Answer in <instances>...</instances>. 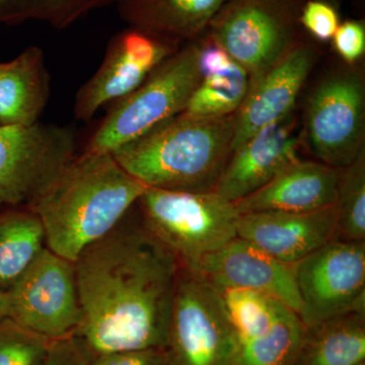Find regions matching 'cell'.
Returning a JSON list of instances; mask_svg holds the SVG:
<instances>
[{
	"label": "cell",
	"mask_w": 365,
	"mask_h": 365,
	"mask_svg": "<svg viewBox=\"0 0 365 365\" xmlns=\"http://www.w3.org/2000/svg\"><path fill=\"white\" fill-rule=\"evenodd\" d=\"M73 266L81 309L73 335L91 356L165 349L180 264L135 205Z\"/></svg>",
	"instance_id": "cell-1"
},
{
	"label": "cell",
	"mask_w": 365,
	"mask_h": 365,
	"mask_svg": "<svg viewBox=\"0 0 365 365\" xmlns=\"http://www.w3.org/2000/svg\"><path fill=\"white\" fill-rule=\"evenodd\" d=\"M145 189L112 153L83 151L26 207L42 223L46 248L73 263L116 227Z\"/></svg>",
	"instance_id": "cell-2"
},
{
	"label": "cell",
	"mask_w": 365,
	"mask_h": 365,
	"mask_svg": "<svg viewBox=\"0 0 365 365\" xmlns=\"http://www.w3.org/2000/svg\"><path fill=\"white\" fill-rule=\"evenodd\" d=\"M235 130V114L182 112L112 155L146 188L213 192L232 155Z\"/></svg>",
	"instance_id": "cell-3"
},
{
	"label": "cell",
	"mask_w": 365,
	"mask_h": 365,
	"mask_svg": "<svg viewBox=\"0 0 365 365\" xmlns=\"http://www.w3.org/2000/svg\"><path fill=\"white\" fill-rule=\"evenodd\" d=\"M197 40L163 60L138 88L112 104L85 151L113 153L186 109L201 81Z\"/></svg>",
	"instance_id": "cell-4"
},
{
	"label": "cell",
	"mask_w": 365,
	"mask_h": 365,
	"mask_svg": "<svg viewBox=\"0 0 365 365\" xmlns=\"http://www.w3.org/2000/svg\"><path fill=\"white\" fill-rule=\"evenodd\" d=\"M135 206L145 227L182 267L237 237L239 211L215 191L146 188Z\"/></svg>",
	"instance_id": "cell-5"
},
{
	"label": "cell",
	"mask_w": 365,
	"mask_h": 365,
	"mask_svg": "<svg viewBox=\"0 0 365 365\" xmlns=\"http://www.w3.org/2000/svg\"><path fill=\"white\" fill-rule=\"evenodd\" d=\"M300 143L314 160L347 167L365 150V78L343 63L322 76L307 98Z\"/></svg>",
	"instance_id": "cell-6"
},
{
	"label": "cell",
	"mask_w": 365,
	"mask_h": 365,
	"mask_svg": "<svg viewBox=\"0 0 365 365\" xmlns=\"http://www.w3.org/2000/svg\"><path fill=\"white\" fill-rule=\"evenodd\" d=\"M306 0H227L207 35L249 74L250 81L282 58L302 38Z\"/></svg>",
	"instance_id": "cell-7"
},
{
	"label": "cell",
	"mask_w": 365,
	"mask_h": 365,
	"mask_svg": "<svg viewBox=\"0 0 365 365\" xmlns=\"http://www.w3.org/2000/svg\"><path fill=\"white\" fill-rule=\"evenodd\" d=\"M168 365H230L235 336L220 294L180 265L165 346Z\"/></svg>",
	"instance_id": "cell-8"
},
{
	"label": "cell",
	"mask_w": 365,
	"mask_h": 365,
	"mask_svg": "<svg viewBox=\"0 0 365 365\" xmlns=\"http://www.w3.org/2000/svg\"><path fill=\"white\" fill-rule=\"evenodd\" d=\"M76 148L69 127L0 125V207L28 206L76 157Z\"/></svg>",
	"instance_id": "cell-9"
},
{
	"label": "cell",
	"mask_w": 365,
	"mask_h": 365,
	"mask_svg": "<svg viewBox=\"0 0 365 365\" xmlns=\"http://www.w3.org/2000/svg\"><path fill=\"white\" fill-rule=\"evenodd\" d=\"M294 272L304 326L365 309V242L332 240L294 264Z\"/></svg>",
	"instance_id": "cell-10"
},
{
	"label": "cell",
	"mask_w": 365,
	"mask_h": 365,
	"mask_svg": "<svg viewBox=\"0 0 365 365\" xmlns=\"http://www.w3.org/2000/svg\"><path fill=\"white\" fill-rule=\"evenodd\" d=\"M6 318L49 339L73 335L81 319L72 262L45 248L7 290Z\"/></svg>",
	"instance_id": "cell-11"
},
{
	"label": "cell",
	"mask_w": 365,
	"mask_h": 365,
	"mask_svg": "<svg viewBox=\"0 0 365 365\" xmlns=\"http://www.w3.org/2000/svg\"><path fill=\"white\" fill-rule=\"evenodd\" d=\"M179 48L129 26L116 34L108 43L98 71L76 93L74 117L90 121L105 106L114 104L138 88Z\"/></svg>",
	"instance_id": "cell-12"
},
{
	"label": "cell",
	"mask_w": 365,
	"mask_h": 365,
	"mask_svg": "<svg viewBox=\"0 0 365 365\" xmlns=\"http://www.w3.org/2000/svg\"><path fill=\"white\" fill-rule=\"evenodd\" d=\"M319 54L318 45L304 32L282 58L250 81L246 98L235 113L232 150L257 132L294 114L297 98Z\"/></svg>",
	"instance_id": "cell-13"
},
{
	"label": "cell",
	"mask_w": 365,
	"mask_h": 365,
	"mask_svg": "<svg viewBox=\"0 0 365 365\" xmlns=\"http://www.w3.org/2000/svg\"><path fill=\"white\" fill-rule=\"evenodd\" d=\"M186 269L216 289L255 290L275 297L297 314L299 313L300 299L294 266L276 260L242 237H235Z\"/></svg>",
	"instance_id": "cell-14"
},
{
	"label": "cell",
	"mask_w": 365,
	"mask_h": 365,
	"mask_svg": "<svg viewBox=\"0 0 365 365\" xmlns=\"http://www.w3.org/2000/svg\"><path fill=\"white\" fill-rule=\"evenodd\" d=\"M295 114L257 132L232 150L215 192L237 202L263 188L299 160L300 134Z\"/></svg>",
	"instance_id": "cell-15"
},
{
	"label": "cell",
	"mask_w": 365,
	"mask_h": 365,
	"mask_svg": "<svg viewBox=\"0 0 365 365\" xmlns=\"http://www.w3.org/2000/svg\"><path fill=\"white\" fill-rule=\"evenodd\" d=\"M336 223V205L311 212L266 211L240 215L237 232L276 260L294 266L334 240Z\"/></svg>",
	"instance_id": "cell-16"
},
{
	"label": "cell",
	"mask_w": 365,
	"mask_h": 365,
	"mask_svg": "<svg viewBox=\"0 0 365 365\" xmlns=\"http://www.w3.org/2000/svg\"><path fill=\"white\" fill-rule=\"evenodd\" d=\"M340 170L318 160H297L272 181L235 202L240 215L266 211L311 212L334 206Z\"/></svg>",
	"instance_id": "cell-17"
},
{
	"label": "cell",
	"mask_w": 365,
	"mask_h": 365,
	"mask_svg": "<svg viewBox=\"0 0 365 365\" xmlns=\"http://www.w3.org/2000/svg\"><path fill=\"white\" fill-rule=\"evenodd\" d=\"M227 0H117L120 18L155 39L182 47L207 31Z\"/></svg>",
	"instance_id": "cell-18"
},
{
	"label": "cell",
	"mask_w": 365,
	"mask_h": 365,
	"mask_svg": "<svg viewBox=\"0 0 365 365\" xmlns=\"http://www.w3.org/2000/svg\"><path fill=\"white\" fill-rule=\"evenodd\" d=\"M50 95L51 79L41 48L30 46L0 62V125L37 123Z\"/></svg>",
	"instance_id": "cell-19"
},
{
	"label": "cell",
	"mask_w": 365,
	"mask_h": 365,
	"mask_svg": "<svg viewBox=\"0 0 365 365\" xmlns=\"http://www.w3.org/2000/svg\"><path fill=\"white\" fill-rule=\"evenodd\" d=\"M365 362V309L304 326L292 365H357Z\"/></svg>",
	"instance_id": "cell-20"
},
{
	"label": "cell",
	"mask_w": 365,
	"mask_h": 365,
	"mask_svg": "<svg viewBox=\"0 0 365 365\" xmlns=\"http://www.w3.org/2000/svg\"><path fill=\"white\" fill-rule=\"evenodd\" d=\"M45 248L42 223L30 208L0 213V289L13 287Z\"/></svg>",
	"instance_id": "cell-21"
},
{
	"label": "cell",
	"mask_w": 365,
	"mask_h": 365,
	"mask_svg": "<svg viewBox=\"0 0 365 365\" xmlns=\"http://www.w3.org/2000/svg\"><path fill=\"white\" fill-rule=\"evenodd\" d=\"M304 325L287 309L279 321L260 336L235 341L230 365H292L302 345Z\"/></svg>",
	"instance_id": "cell-22"
},
{
	"label": "cell",
	"mask_w": 365,
	"mask_h": 365,
	"mask_svg": "<svg viewBox=\"0 0 365 365\" xmlns=\"http://www.w3.org/2000/svg\"><path fill=\"white\" fill-rule=\"evenodd\" d=\"M216 292L232 326L235 342L267 332L289 309L275 297L255 290L222 288Z\"/></svg>",
	"instance_id": "cell-23"
},
{
	"label": "cell",
	"mask_w": 365,
	"mask_h": 365,
	"mask_svg": "<svg viewBox=\"0 0 365 365\" xmlns=\"http://www.w3.org/2000/svg\"><path fill=\"white\" fill-rule=\"evenodd\" d=\"M117 0H0V25L39 21L63 30Z\"/></svg>",
	"instance_id": "cell-24"
},
{
	"label": "cell",
	"mask_w": 365,
	"mask_h": 365,
	"mask_svg": "<svg viewBox=\"0 0 365 365\" xmlns=\"http://www.w3.org/2000/svg\"><path fill=\"white\" fill-rule=\"evenodd\" d=\"M249 86V74L235 62L227 71L201 78L184 113L201 118L232 116L241 108Z\"/></svg>",
	"instance_id": "cell-25"
},
{
	"label": "cell",
	"mask_w": 365,
	"mask_h": 365,
	"mask_svg": "<svg viewBox=\"0 0 365 365\" xmlns=\"http://www.w3.org/2000/svg\"><path fill=\"white\" fill-rule=\"evenodd\" d=\"M335 205L337 223L334 240L365 242V150L340 170Z\"/></svg>",
	"instance_id": "cell-26"
},
{
	"label": "cell",
	"mask_w": 365,
	"mask_h": 365,
	"mask_svg": "<svg viewBox=\"0 0 365 365\" xmlns=\"http://www.w3.org/2000/svg\"><path fill=\"white\" fill-rule=\"evenodd\" d=\"M52 339L19 325L0 321V365H42Z\"/></svg>",
	"instance_id": "cell-27"
},
{
	"label": "cell",
	"mask_w": 365,
	"mask_h": 365,
	"mask_svg": "<svg viewBox=\"0 0 365 365\" xmlns=\"http://www.w3.org/2000/svg\"><path fill=\"white\" fill-rule=\"evenodd\" d=\"M338 9L325 0H306L299 14L302 31L312 39L329 42L341 23Z\"/></svg>",
	"instance_id": "cell-28"
},
{
	"label": "cell",
	"mask_w": 365,
	"mask_h": 365,
	"mask_svg": "<svg viewBox=\"0 0 365 365\" xmlns=\"http://www.w3.org/2000/svg\"><path fill=\"white\" fill-rule=\"evenodd\" d=\"M331 42L343 63L350 66H357L365 54L364 21H342L334 34Z\"/></svg>",
	"instance_id": "cell-29"
},
{
	"label": "cell",
	"mask_w": 365,
	"mask_h": 365,
	"mask_svg": "<svg viewBox=\"0 0 365 365\" xmlns=\"http://www.w3.org/2000/svg\"><path fill=\"white\" fill-rule=\"evenodd\" d=\"M93 356L76 335L53 339L42 365H88Z\"/></svg>",
	"instance_id": "cell-30"
},
{
	"label": "cell",
	"mask_w": 365,
	"mask_h": 365,
	"mask_svg": "<svg viewBox=\"0 0 365 365\" xmlns=\"http://www.w3.org/2000/svg\"><path fill=\"white\" fill-rule=\"evenodd\" d=\"M88 365H168V360L165 350L146 349L98 355Z\"/></svg>",
	"instance_id": "cell-31"
},
{
	"label": "cell",
	"mask_w": 365,
	"mask_h": 365,
	"mask_svg": "<svg viewBox=\"0 0 365 365\" xmlns=\"http://www.w3.org/2000/svg\"><path fill=\"white\" fill-rule=\"evenodd\" d=\"M7 292L0 289V321L6 318Z\"/></svg>",
	"instance_id": "cell-32"
},
{
	"label": "cell",
	"mask_w": 365,
	"mask_h": 365,
	"mask_svg": "<svg viewBox=\"0 0 365 365\" xmlns=\"http://www.w3.org/2000/svg\"><path fill=\"white\" fill-rule=\"evenodd\" d=\"M325 1L330 2L331 4H333V6H335L336 7H338V9H339L342 0H325Z\"/></svg>",
	"instance_id": "cell-33"
},
{
	"label": "cell",
	"mask_w": 365,
	"mask_h": 365,
	"mask_svg": "<svg viewBox=\"0 0 365 365\" xmlns=\"http://www.w3.org/2000/svg\"><path fill=\"white\" fill-rule=\"evenodd\" d=\"M357 365H365V362H362V364H357Z\"/></svg>",
	"instance_id": "cell-34"
}]
</instances>
